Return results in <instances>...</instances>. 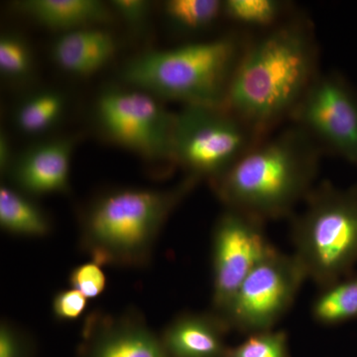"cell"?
I'll use <instances>...</instances> for the list:
<instances>
[{"instance_id":"cell-6","label":"cell","mask_w":357,"mask_h":357,"mask_svg":"<svg viewBox=\"0 0 357 357\" xmlns=\"http://www.w3.org/2000/svg\"><path fill=\"white\" fill-rule=\"evenodd\" d=\"M265 137L225 105H184L175 114L174 163L213 182Z\"/></svg>"},{"instance_id":"cell-15","label":"cell","mask_w":357,"mask_h":357,"mask_svg":"<svg viewBox=\"0 0 357 357\" xmlns=\"http://www.w3.org/2000/svg\"><path fill=\"white\" fill-rule=\"evenodd\" d=\"M14 7L18 13L61 34L100 27L114 17L109 4L98 0H23L14 2Z\"/></svg>"},{"instance_id":"cell-20","label":"cell","mask_w":357,"mask_h":357,"mask_svg":"<svg viewBox=\"0 0 357 357\" xmlns=\"http://www.w3.org/2000/svg\"><path fill=\"white\" fill-rule=\"evenodd\" d=\"M65 98L58 91H44L26 98L16 110V126L30 135L43 133L53 128L62 116Z\"/></svg>"},{"instance_id":"cell-23","label":"cell","mask_w":357,"mask_h":357,"mask_svg":"<svg viewBox=\"0 0 357 357\" xmlns=\"http://www.w3.org/2000/svg\"><path fill=\"white\" fill-rule=\"evenodd\" d=\"M69 283L70 287L83 294L89 300L102 295L107 281L102 265L91 261L75 267L70 273Z\"/></svg>"},{"instance_id":"cell-26","label":"cell","mask_w":357,"mask_h":357,"mask_svg":"<svg viewBox=\"0 0 357 357\" xmlns=\"http://www.w3.org/2000/svg\"><path fill=\"white\" fill-rule=\"evenodd\" d=\"M0 357H31L28 338L7 321H2L0 326Z\"/></svg>"},{"instance_id":"cell-22","label":"cell","mask_w":357,"mask_h":357,"mask_svg":"<svg viewBox=\"0 0 357 357\" xmlns=\"http://www.w3.org/2000/svg\"><path fill=\"white\" fill-rule=\"evenodd\" d=\"M227 357H291L287 333L275 328L250 333L241 344L229 347Z\"/></svg>"},{"instance_id":"cell-11","label":"cell","mask_w":357,"mask_h":357,"mask_svg":"<svg viewBox=\"0 0 357 357\" xmlns=\"http://www.w3.org/2000/svg\"><path fill=\"white\" fill-rule=\"evenodd\" d=\"M79 357H169L161 335L138 312H93L86 319Z\"/></svg>"},{"instance_id":"cell-3","label":"cell","mask_w":357,"mask_h":357,"mask_svg":"<svg viewBox=\"0 0 357 357\" xmlns=\"http://www.w3.org/2000/svg\"><path fill=\"white\" fill-rule=\"evenodd\" d=\"M198 182L188 176L171 189L129 188L105 192L82 215V248L102 266H146L171 213Z\"/></svg>"},{"instance_id":"cell-10","label":"cell","mask_w":357,"mask_h":357,"mask_svg":"<svg viewBox=\"0 0 357 357\" xmlns=\"http://www.w3.org/2000/svg\"><path fill=\"white\" fill-rule=\"evenodd\" d=\"M289 119L357 166V98L340 77L319 74Z\"/></svg>"},{"instance_id":"cell-5","label":"cell","mask_w":357,"mask_h":357,"mask_svg":"<svg viewBox=\"0 0 357 357\" xmlns=\"http://www.w3.org/2000/svg\"><path fill=\"white\" fill-rule=\"evenodd\" d=\"M294 215V256L319 289L351 274L357 262V187L340 189L324 182Z\"/></svg>"},{"instance_id":"cell-12","label":"cell","mask_w":357,"mask_h":357,"mask_svg":"<svg viewBox=\"0 0 357 357\" xmlns=\"http://www.w3.org/2000/svg\"><path fill=\"white\" fill-rule=\"evenodd\" d=\"M76 141V137L46 141L14 159L7 173L18 191L33 196L67 192Z\"/></svg>"},{"instance_id":"cell-17","label":"cell","mask_w":357,"mask_h":357,"mask_svg":"<svg viewBox=\"0 0 357 357\" xmlns=\"http://www.w3.org/2000/svg\"><path fill=\"white\" fill-rule=\"evenodd\" d=\"M312 317L323 326H335L357 319V275H349L319 289L312 302Z\"/></svg>"},{"instance_id":"cell-9","label":"cell","mask_w":357,"mask_h":357,"mask_svg":"<svg viewBox=\"0 0 357 357\" xmlns=\"http://www.w3.org/2000/svg\"><path fill=\"white\" fill-rule=\"evenodd\" d=\"M265 222L248 213L225 208L211 237V311L222 316L249 274L275 248Z\"/></svg>"},{"instance_id":"cell-14","label":"cell","mask_w":357,"mask_h":357,"mask_svg":"<svg viewBox=\"0 0 357 357\" xmlns=\"http://www.w3.org/2000/svg\"><path fill=\"white\" fill-rule=\"evenodd\" d=\"M114 35L100 27L63 33L52 46L54 62L75 76H91L105 67L116 53Z\"/></svg>"},{"instance_id":"cell-7","label":"cell","mask_w":357,"mask_h":357,"mask_svg":"<svg viewBox=\"0 0 357 357\" xmlns=\"http://www.w3.org/2000/svg\"><path fill=\"white\" fill-rule=\"evenodd\" d=\"M98 123L115 144L152 162L173 159L175 114L137 89L107 88L96 105Z\"/></svg>"},{"instance_id":"cell-25","label":"cell","mask_w":357,"mask_h":357,"mask_svg":"<svg viewBox=\"0 0 357 357\" xmlns=\"http://www.w3.org/2000/svg\"><path fill=\"white\" fill-rule=\"evenodd\" d=\"M109 6L129 27L140 30L149 20L152 4L146 0H114Z\"/></svg>"},{"instance_id":"cell-18","label":"cell","mask_w":357,"mask_h":357,"mask_svg":"<svg viewBox=\"0 0 357 357\" xmlns=\"http://www.w3.org/2000/svg\"><path fill=\"white\" fill-rule=\"evenodd\" d=\"M167 22L181 33L203 32L223 16L220 0H169L163 6Z\"/></svg>"},{"instance_id":"cell-24","label":"cell","mask_w":357,"mask_h":357,"mask_svg":"<svg viewBox=\"0 0 357 357\" xmlns=\"http://www.w3.org/2000/svg\"><path fill=\"white\" fill-rule=\"evenodd\" d=\"M88 299L79 291L62 290L56 294L52 302V311L59 321H74L84 314Z\"/></svg>"},{"instance_id":"cell-1","label":"cell","mask_w":357,"mask_h":357,"mask_svg":"<svg viewBox=\"0 0 357 357\" xmlns=\"http://www.w3.org/2000/svg\"><path fill=\"white\" fill-rule=\"evenodd\" d=\"M318 49L309 22L284 21L248 41L234 70L225 107L263 136L290 117L318 76Z\"/></svg>"},{"instance_id":"cell-4","label":"cell","mask_w":357,"mask_h":357,"mask_svg":"<svg viewBox=\"0 0 357 357\" xmlns=\"http://www.w3.org/2000/svg\"><path fill=\"white\" fill-rule=\"evenodd\" d=\"M248 40L231 34L145 52L122 68L121 79L156 98L184 105L225 107L234 70Z\"/></svg>"},{"instance_id":"cell-19","label":"cell","mask_w":357,"mask_h":357,"mask_svg":"<svg viewBox=\"0 0 357 357\" xmlns=\"http://www.w3.org/2000/svg\"><path fill=\"white\" fill-rule=\"evenodd\" d=\"M288 4L281 0H225L223 16L251 29H274L284 22Z\"/></svg>"},{"instance_id":"cell-21","label":"cell","mask_w":357,"mask_h":357,"mask_svg":"<svg viewBox=\"0 0 357 357\" xmlns=\"http://www.w3.org/2000/svg\"><path fill=\"white\" fill-rule=\"evenodd\" d=\"M33 54L20 35L6 33L0 38V72L11 81H22L31 75Z\"/></svg>"},{"instance_id":"cell-13","label":"cell","mask_w":357,"mask_h":357,"mask_svg":"<svg viewBox=\"0 0 357 357\" xmlns=\"http://www.w3.org/2000/svg\"><path fill=\"white\" fill-rule=\"evenodd\" d=\"M229 328L213 311L187 312L168 324L161 335L169 357H227Z\"/></svg>"},{"instance_id":"cell-16","label":"cell","mask_w":357,"mask_h":357,"mask_svg":"<svg viewBox=\"0 0 357 357\" xmlns=\"http://www.w3.org/2000/svg\"><path fill=\"white\" fill-rule=\"evenodd\" d=\"M0 225L13 236L44 237L51 232L50 218L25 194L14 188H0Z\"/></svg>"},{"instance_id":"cell-2","label":"cell","mask_w":357,"mask_h":357,"mask_svg":"<svg viewBox=\"0 0 357 357\" xmlns=\"http://www.w3.org/2000/svg\"><path fill=\"white\" fill-rule=\"evenodd\" d=\"M321 149L298 126L265 137L211 182L225 208L266 223L290 217L314 188Z\"/></svg>"},{"instance_id":"cell-27","label":"cell","mask_w":357,"mask_h":357,"mask_svg":"<svg viewBox=\"0 0 357 357\" xmlns=\"http://www.w3.org/2000/svg\"><path fill=\"white\" fill-rule=\"evenodd\" d=\"M13 162L8 138H7L6 134L2 131L1 136H0V168H1V172L6 174L8 172Z\"/></svg>"},{"instance_id":"cell-8","label":"cell","mask_w":357,"mask_h":357,"mask_svg":"<svg viewBox=\"0 0 357 357\" xmlns=\"http://www.w3.org/2000/svg\"><path fill=\"white\" fill-rule=\"evenodd\" d=\"M307 279L294 255L275 248L248 275L220 318L229 331L248 335L273 330Z\"/></svg>"}]
</instances>
